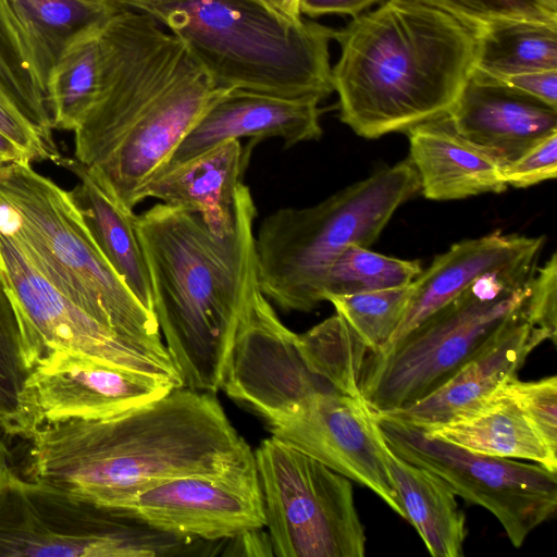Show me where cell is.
Listing matches in <instances>:
<instances>
[{
    "label": "cell",
    "mask_w": 557,
    "mask_h": 557,
    "mask_svg": "<svg viewBox=\"0 0 557 557\" xmlns=\"http://www.w3.org/2000/svg\"><path fill=\"white\" fill-rule=\"evenodd\" d=\"M319 103L312 97L231 89L207 110L161 172L232 139L280 138L286 147L318 140L322 136Z\"/></svg>",
    "instance_id": "e0dca14e"
},
{
    "label": "cell",
    "mask_w": 557,
    "mask_h": 557,
    "mask_svg": "<svg viewBox=\"0 0 557 557\" xmlns=\"http://www.w3.org/2000/svg\"><path fill=\"white\" fill-rule=\"evenodd\" d=\"M221 389L268 423L313 394L339 392L333 346L318 324L302 334L285 326L259 289L237 330Z\"/></svg>",
    "instance_id": "7c38bea8"
},
{
    "label": "cell",
    "mask_w": 557,
    "mask_h": 557,
    "mask_svg": "<svg viewBox=\"0 0 557 557\" xmlns=\"http://www.w3.org/2000/svg\"><path fill=\"white\" fill-rule=\"evenodd\" d=\"M411 284L382 290L329 296L336 313L371 352H381L399 326L411 295Z\"/></svg>",
    "instance_id": "f546056e"
},
{
    "label": "cell",
    "mask_w": 557,
    "mask_h": 557,
    "mask_svg": "<svg viewBox=\"0 0 557 557\" xmlns=\"http://www.w3.org/2000/svg\"><path fill=\"white\" fill-rule=\"evenodd\" d=\"M507 186L525 188L557 175V133L530 148L521 157L503 166Z\"/></svg>",
    "instance_id": "e575fe53"
},
{
    "label": "cell",
    "mask_w": 557,
    "mask_h": 557,
    "mask_svg": "<svg viewBox=\"0 0 557 557\" xmlns=\"http://www.w3.org/2000/svg\"><path fill=\"white\" fill-rule=\"evenodd\" d=\"M0 233L92 319L129 341L165 347L154 313L107 260L70 191L29 163L0 166Z\"/></svg>",
    "instance_id": "5b68a950"
},
{
    "label": "cell",
    "mask_w": 557,
    "mask_h": 557,
    "mask_svg": "<svg viewBox=\"0 0 557 557\" xmlns=\"http://www.w3.org/2000/svg\"><path fill=\"white\" fill-rule=\"evenodd\" d=\"M10 163H32L27 152L0 132V166Z\"/></svg>",
    "instance_id": "ab89813d"
},
{
    "label": "cell",
    "mask_w": 557,
    "mask_h": 557,
    "mask_svg": "<svg viewBox=\"0 0 557 557\" xmlns=\"http://www.w3.org/2000/svg\"><path fill=\"white\" fill-rule=\"evenodd\" d=\"M447 116L459 136L502 166L557 133V109L475 69Z\"/></svg>",
    "instance_id": "2e32d148"
},
{
    "label": "cell",
    "mask_w": 557,
    "mask_h": 557,
    "mask_svg": "<svg viewBox=\"0 0 557 557\" xmlns=\"http://www.w3.org/2000/svg\"><path fill=\"white\" fill-rule=\"evenodd\" d=\"M0 89L46 143L55 147L46 77L34 37L14 0H0Z\"/></svg>",
    "instance_id": "d4e9b609"
},
{
    "label": "cell",
    "mask_w": 557,
    "mask_h": 557,
    "mask_svg": "<svg viewBox=\"0 0 557 557\" xmlns=\"http://www.w3.org/2000/svg\"><path fill=\"white\" fill-rule=\"evenodd\" d=\"M385 0H300L302 15L315 18L326 14L349 15L352 18Z\"/></svg>",
    "instance_id": "74e56055"
},
{
    "label": "cell",
    "mask_w": 557,
    "mask_h": 557,
    "mask_svg": "<svg viewBox=\"0 0 557 557\" xmlns=\"http://www.w3.org/2000/svg\"><path fill=\"white\" fill-rule=\"evenodd\" d=\"M250 189L235 198V226L213 234L200 214L158 203L135 216L153 312L184 386L215 394L242 319L260 289Z\"/></svg>",
    "instance_id": "7a4b0ae2"
},
{
    "label": "cell",
    "mask_w": 557,
    "mask_h": 557,
    "mask_svg": "<svg viewBox=\"0 0 557 557\" xmlns=\"http://www.w3.org/2000/svg\"><path fill=\"white\" fill-rule=\"evenodd\" d=\"M193 541L9 466L0 472V557H162L181 555Z\"/></svg>",
    "instance_id": "ba28073f"
},
{
    "label": "cell",
    "mask_w": 557,
    "mask_h": 557,
    "mask_svg": "<svg viewBox=\"0 0 557 557\" xmlns=\"http://www.w3.org/2000/svg\"><path fill=\"white\" fill-rule=\"evenodd\" d=\"M385 459L404 519L429 553L433 557L463 556L466 516L449 485L436 473L398 457L387 445Z\"/></svg>",
    "instance_id": "cb8c5ba5"
},
{
    "label": "cell",
    "mask_w": 557,
    "mask_h": 557,
    "mask_svg": "<svg viewBox=\"0 0 557 557\" xmlns=\"http://www.w3.org/2000/svg\"><path fill=\"white\" fill-rule=\"evenodd\" d=\"M110 1L164 26L220 88L320 101L334 92L335 29L313 20L293 25L252 0Z\"/></svg>",
    "instance_id": "277c9868"
},
{
    "label": "cell",
    "mask_w": 557,
    "mask_h": 557,
    "mask_svg": "<svg viewBox=\"0 0 557 557\" xmlns=\"http://www.w3.org/2000/svg\"><path fill=\"white\" fill-rule=\"evenodd\" d=\"M524 320L545 341L556 343L557 333V256L536 269L528 286L522 306Z\"/></svg>",
    "instance_id": "d6a6232c"
},
{
    "label": "cell",
    "mask_w": 557,
    "mask_h": 557,
    "mask_svg": "<svg viewBox=\"0 0 557 557\" xmlns=\"http://www.w3.org/2000/svg\"><path fill=\"white\" fill-rule=\"evenodd\" d=\"M87 1L98 2V3H107V2H109V0H87Z\"/></svg>",
    "instance_id": "b9f144b4"
},
{
    "label": "cell",
    "mask_w": 557,
    "mask_h": 557,
    "mask_svg": "<svg viewBox=\"0 0 557 557\" xmlns=\"http://www.w3.org/2000/svg\"><path fill=\"white\" fill-rule=\"evenodd\" d=\"M410 159L384 168L323 201L282 208L255 236L261 293L285 311H312L335 259L349 246H371L395 213L420 191Z\"/></svg>",
    "instance_id": "8992f818"
},
{
    "label": "cell",
    "mask_w": 557,
    "mask_h": 557,
    "mask_svg": "<svg viewBox=\"0 0 557 557\" xmlns=\"http://www.w3.org/2000/svg\"><path fill=\"white\" fill-rule=\"evenodd\" d=\"M30 30L46 77L66 42L85 28L101 22L112 3L87 0H14Z\"/></svg>",
    "instance_id": "83f0119b"
},
{
    "label": "cell",
    "mask_w": 557,
    "mask_h": 557,
    "mask_svg": "<svg viewBox=\"0 0 557 557\" xmlns=\"http://www.w3.org/2000/svg\"><path fill=\"white\" fill-rule=\"evenodd\" d=\"M267 426L272 437L369 488L404 518L376 412L362 395L313 394Z\"/></svg>",
    "instance_id": "5bb4252c"
},
{
    "label": "cell",
    "mask_w": 557,
    "mask_h": 557,
    "mask_svg": "<svg viewBox=\"0 0 557 557\" xmlns=\"http://www.w3.org/2000/svg\"><path fill=\"white\" fill-rule=\"evenodd\" d=\"M267 533L277 557H362L351 481L270 436L253 451Z\"/></svg>",
    "instance_id": "9c48e42d"
},
{
    "label": "cell",
    "mask_w": 557,
    "mask_h": 557,
    "mask_svg": "<svg viewBox=\"0 0 557 557\" xmlns=\"http://www.w3.org/2000/svg\"><path fill=\"white\" fill-rule=\"evenodd\" d=\"M420 190L431 200H456L507 189L503 166L459 136L447 114L408 132Z\"/></svg>",
    "instance_id": "44dd1931"
},
{
    "label": "cell",
    "mask_w": 557,
    "mask_h": 557,
    "mask_svg": "<svg viewBox=\"0 0 557 557\" xmlns=\"http://www.w3.org/2000/svg\"><path fill=\"white\" fill-rule=\"evenodd\" d=\"M0 132L24 149L32 162L49 160L60 165L63 159L58 148L46 143L1 89Z\"/></svg>",
    "instance_id": "d590c367"
},
{
    "label": "cell",
    "mask_w": 557,
    "mask_h": 557,
    "mask_svg": "<svg viewBox=\"0 0 557 557\" xmlns=\"http://www.w3.org/2000/svg\"><path fill=\"white\" fill-rule=\"evenodd\" d=\"M387 447L441 476L471 505L488 510L516 548L557 508V472L527 460L488 456L376 413Z\"/></svg>",
    "instance_id": "8fae6325"
},
{
    "label": "cell",
    "mask_w": 557,
    "mask_h": 557,
    "mask_svg": "<svg viewBox=\"0 0 557 557\" xmlns=\"http://www.w3.org/2000/svg\"><path fill=\"white\" fill-rule=\"evenodd\" d=\"M516 389L527 412L535 423L547 445L557 451V377L546 376L536 381L513 379Z\"/></svg>",
    "instance_id": "836d02e7"
},
{
    "label": "cell",
    "mask_w": 557,
    "mask_h": 557,
    "mask_svg": "<svg viewBox=\"0 0 557 557\" xmlns=\"http://www.w3.org/2000/svg\"><path fill=\"white\" fill-rule=\"evenodd\" d=\"M421 272L418 260L388 257L352 244L333 262L323 285V299L408 286Z\"/></svg>",
    "instance_id": "f1b7e54d"
},
{
    "label": "cell",
    "mask_w": 557,
    "mask_h": 557,
    "mask_svg": "<svg viewBox=\"0 0 557 557\" xmlns=\"http://www.w3.org/2000/svg\"><path fill=\"white\" fill-rule=\"evenodd\" d=\"M8 466V450L0 437V472Z\"/></svg>",
    "instance_id": "60d3db41"
},
{
    "label": "cell",
    "mask_w": 557,
    "mask_h": 557,
    "mask_svg": "<svg viewBox=\"0 0 557 557\" xmlns=\"http://www.w3.org/2000/svg\"><path fill=\"white\" fill-rule=\"evenodd\" d=\"M262 5L284 22L298 25L304 17L300 12V0H252Z\"/></svg>",
    "instance_id": "f35d334b"
},
{
    "label": "cell",
    "mask_w": 557,
    "mask_h": 557,
    "mask_svg": "<svg viewBox=\"0 0 557 557\" xmlns=\"http://www.w3.org/2000/svg\"><path fill=\"white\" fill-rule=\"evenodd\" d=\"M515 376L467 416L422 430L472 451L532 461L557 472V451L547 445L527 412L516 389Z\"/></svg>",
    "instance_id": "7402d4cb"
},
{
    "label": "cell",
    "mask_w": 557,
    "mask_h": 557,
    "mask_svg": "<svg viewBox=\"0 0 557 557\" xmlns=\"http://www.w3.org/2000/svg\"><path fill=\"white\" fill-rule=\"evenodd\" d=\"M173 388L152 376L53 352L27 372L8 435L28 440L48 424L110 418L156 400Z\"/></svg>",
    "instance_id": "4fadbf2b"
},
{
    "label": "cell",
    "mask_w": 557,
    "mask_h": 557,
    "mask_svg": "<svg viewBox=\"0 0 557 557\" xmlns=\"http://www.w3.org/2000/svg\"><path fill=\"white\" fill-rule=\"evenodd\" d=\"M544 237L504 235L499 231L454 244L411 283L405 315L383 354L479 278L534 271Z\"/></svg>",
    "instance_id": "ac0fdd59"
},
{
    "label": "cell",
    "mask_w": 557,
    "mask_h": 557,
    "mask_svg": "<svg viewBox=\"0 0 557 557\" xmlns=\"http://www.w3.org/2000/svg\"><path fill=\"white\" fill-rule=\"evenodd\" d=\"M104 20L72 37L48 72L46 88L53 129L74 132L97 97Z\"/></svg>",
    "instance_id": "484cf974"
},
{
    "label": "cell",
    "mask_w": 557,
    "mask_h": 557,
    "mask_svg": "<svg viewBox=\"0 0 557 557\" xmlns=\"http://www.w3.org/2000/svg\"><path fill=\"white\" fill-rule=\"evenodd\" d=\"M534 272L483 276L389 350L370 352L359 382L369 406L389 412L443 385L521 311Z\"/></svg>",
    "instance_id": "52a82bcc"
},
{
    "label": "cell",
    "mask_w": 557,
    "mask_h": 557,
    "mask_svg": "<svg viewBox=\"0 0 557 557\" xmlns=\"http://www.w3.org/2000/svg\"><path fill=\"white\" fill-rule=\"evenodd\" d=\"M28 441L29 479L117 510L166 479L256 469L215 394L186 386L110 418L45 425Z\"/></svg>",
    "instance_id": "6da1fadb"
},
{
    "label": "cell",
    "mask_w": 557,
    "mask_h": 557,
    "mask_svg": "<svg viewBox=\"0 0 557 557\" xmlns=\"http://www.w3.org/2000/svg\"><path fill=\"white\" fill-rule=\"evenodd\" d=\"M0 282L13 307L27 372L53 352L184 385L166 347L129 341L106 327L54 288L0 233Z\"/></svg>",
    "instance_id": "30bf717a"
},
{
    "label": "cell",
    "mask_w": 557,
    "mask_h": 557,
    "mask_svg": "<svg viewBox=\"0 0 557 557\" xmlns=\"http://www.w3.org/2000/svg\"><path fill=\"white\" fill-rule=\"evenodd\" d=\"M60 166L78 178L69 191L96 244L133 294L153 312L148 269L135 230L136 214L120 205L75 158L63 157Z\"/></svg>",
    "instance_id": "603a6c76"
},
{
    "label": "cell",
    "mask_w": 557,
    "mask_h": 557,
    "mask_svg": "<svg viewBox=\"0 0 557 557\" xmlns=\"http://www.w3.org/2000/svg\"><path fill=\"white\" fill-rule=\"evenodd\" d=\"M441 10L478 30L500 20L557 25V0H408Z\"/></svg>",
    "instance_id": "4dcf8cb0"
},
{
    "label": "cell",
    "mask_w": 557,
    "mask_h": 557,
    "mask_svg": "<svg viewBox=\"0 0 557 557\" xmlns=\"http://www.w3.org/2000/svg\"><path fill=\"white\" fill-rule=\"evenodd\" d=\"M334 39L339 119L373 139L448 113L471 74L476 30L435 8L387 0Z\"/></svg>",
    "instance_id": "3957f363"
},
{
    "label": "cell",
    "mask_w": 557,
    "mask_h": 557,
    "mask_svg": "<svg viewBox=\"0 0 557 557\" xmlns=\"http://www.w3.org/2000/svg\"><path fill=\"white\" fill-rule=\"evenodd\" d=\"M26 374L18 324L0 282V431L5 434L13 422Z\"/></svg>",
    "instance_id": "1f68e13d"
},
{
    "label": "cell",
    "mask_w": 557,
    "mask_h": 557,
    "mask_svg": "<svg viewBox=\"0 0 557 557\" xmlns=\"http://www.w3.org/2000/svg\"><path fill=\"white\" fill-rule=\"evenodd\" d=\"M500 81L557 109V70L533 71Z\"/></svg>",
    "instance_id": "8d00e7d4"
},
{
    "label": "cell",
    "mask_w": 557,
    "mask_h": 557,
    "mask_svg": "<svg viewBox=\"0 0 557 557\" xmlns=\"http://www.w3.org/2000/svg\"><path fill=\"white\" fill-rule=\"evenodd\" d=\"M247 164L240 141H224L158 174L141 193L201 215L208 228L224 236L235 226V198Z\"/></svg>",
    "instance_id": "ffe728a7"
},
{
    "label": "cell",
    "mask_w": 557,
    "mask_h": 557,
    "mask_svg": "<svg viewBox=\"0 0 557 557\" xmlns=\"http://www.w3.org/2000/svg\"><path fill=\"white\" fill-rule=\"evenodd\" d=\"M543 342L545 338L524 320L521 309L481 352L434 392L411 405L380 414L423 430L460 419L517 375L530 352Z\"/></svg>",
    "instance_id": "d6986e66"
},
{
    "label": "cell",
    "mask_w": 557,
    "mask_h": 557,
    "mask_svg": "<svg viewBox=\"0 0 557 557\" xmlns=\"http://www.w3.org/2000/svg\"><path fill=\"white\" fill-rule=\"evenodd\" d=\"M120 510L177 536L209 542L264 529L257 470L166 479L133 495Z\"/></svg>",
    "instance_id": "9a60e30c"
},
{
    "label": "cell",
    "mask_w": 557,
    "mask_h": 557,
    "mask_svg": "<svg viewBox=\"0 0 557 557\" xmlns=\"http://www.w3.org/2000/svg\"><path fill=\"white\" fill-rule=\"evenodd\" d=\"M473 69L497 79L557 70V25L500 20L476 30Z\"/></svg>",
    "instance_id": "4316f807"
}]
</instances>
